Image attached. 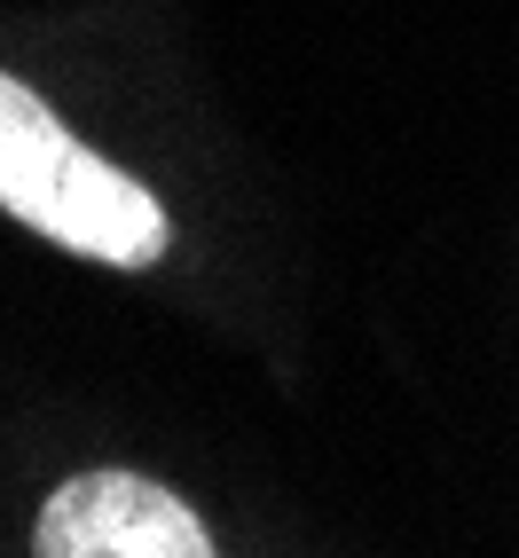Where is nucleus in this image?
Returning <instances> with one entry per match:
<instances>
[{
  "label": "nucleus",
  "mask_w": 519,
  "mask_h": 558,
  "mask_svg": "<svg viewBox=\"0 0 519 558\" xmlns=\"http://www.w3.org/2000/svg\"><path fill=\"white\" fill-rule=\"evenodd\" d=\"M32 558H213L197 511L142 472H80L40 504Z\"/></svg>",
  "instance_id": "f03ea898"
},
{
  "label": "nucleus",
  "mask_w": 519,
  "mask_h": 558,
  "mask_svg": "<svg viewBox=\"0 0 519 558\" xmlns=\"http://www.w3.org/2000/svg\"><path fill=\"white\" fill-rule=\"evenodd\" d=\"M0 213L102 268H158L166 213L134 173L95 158L24 80L0 71Z\"/></svg>",
  "instance_id": "f257e3e1"
}]
</instances>
